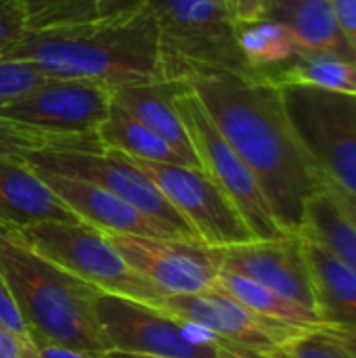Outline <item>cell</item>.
Returning <instances> with one entry per match:
<instances>
[{
  "instance_id": "cell-6",
  "label": "cell",
  "mask_w": 356,
  "mask_h": 358,
  "mask_svg": "<svg viewBox=\"0 0 356 358\" xmlns=\"http://www.w3.org/2000/svg\"><path fill=\"white\" fill-rule=\"evenodd\" d=\"M290 122L332 185L356 197V94L281 84Z\"/></svg>"
},
{
  "instance_id": "cell-17",
  "label": "cell",
  "mask_w": 356,
  "mask_h": 358,
  "mask_svg": "<svg viewBox=\"0 0 356 358\" xmlns=\"http://www.w3.org/2000/svg\"><path fill=\"white\" fill-rule=\"evenodd\" d=\"M113 103L164 138L191 168H201L195 145L174 103V82L124 84L113 88Z\"/></svg>"
},
{
  "instance_id": "cell-14",
  "label": "cell",
  "mask_w": 356,
  "mask_h": 358,
  "mask_svg": "<svg viewBox=\"0 0 356 358\" xmlns=\"http://www.w3.org/2000/svg\"><path fill=\"white\" fill-rule=\"evenodd\" d=\"M216 252L220 271L248 277L317 315L311 271L300 235L254 239L239 245L216 248Z\"/></svg>"
},
{
  "instance_id": "cell-4",
  "label": "cell",
  "mask_w": 356,
  "mask_h": 358,
  "mask_svg": "<svg viewBox=\"0 0 356 358\" xmlns=\"http://www.w3.org/2000/svg\"><path fill=\"white\" fill-rule=\"evenodd\" d=\"M13 233L38 256L92 285L101 294L153 304L166 294L134 271L103 231L86 222H40Z\"/></svg>"
},
{
  "instance_id": "cell-21",
  "label": "cell",
  "mask_w": 356,
  "mask_h": 358,
  "mask_svg": "<svg viewBox=\"0 0 356 358\" xmlns=\"http://www.w3.org/2000/svg\"><path fill=\"white\" fill-rule=\"evenodd\" d=\"M237 44L245 65L264 73L279 71L302 55L292 31L269 17L237 23Z\"/></svg>"
},
{
  "instance_id": "cell-30",
  "label": "cell",
  "mask_w": 356,
  "mask_h": 358,
  "mask_svg": "<svg viewBox=\"0 0 356 358\" xmlns=\"http://www.w3.org/2000/svg\"><path fill=\"white\" fill-rule=\"evenodd\" d=\"M0 327L8 329L17 338H29V327L25 325L2 273H0Z\"/></svg>"
},
{
  "instance_id": "cell-12",
  "label": "cell",
  "mask_w": 356,
  "mask_h": 358,
  "mask_svg": "<svg viewBox=\"0 0 356 358\" xmlns=\"http://www.w3.org/2000/svg\"><path fill=\"white\" fill-rule=\"evenodd\" d=\"M113 107V86L78 78H46L0 107V115L63 134L97 136Z\"/></svg>"
},
{
  "instance_id": "cell-32",
  "label": "cell",
  "mask_w": 356,
  "mask_h": 358,
  "mask_svg": "<svg viewBox=\"0 0 356 358\" xmlns=\"http://www.w3.org/2000/svg\"><path fill=\"white\" fill-rule=\"evenodd\" d=\"M29 334H31L34 346H36L40 358H101V355H97V352H84V350H76V348L57 344L36 331H29Z\"/></svg>"
},
{
  "instance_id": "cell-1",
  "label": "cell",
  "mask_w": 356,
  "mask_h": 358,
  "mask_svg": "<svg viewBox=\"0 0 356 358\" xmlns=\"http://www.w3.org/2000/svg\"><path fill=\"white\" fill-rule=\"evenodd\" d=\"M180 82L254 172L281 229L298 235L323 178L290 122L281 84L264 71L222 67H193Z\"/></svg>"
},
{
  "instance_id": "cell-25",
  "label": "cell",
  "mask_w": 356,
  "mask_h": 358,
  "mask_svg": "<svg viewBox=\"0 0 356 358\" xmlns=\"http://www.w3.org/2000/svg\"><path fill=\"white\" fill-rule=\"evenodd\" d=\"M103 149L97 136L63 134L15 122L0 115V159L27 157L48 151H99Z\"/></svg>"
},
{
  "instance_id": "cell-7",
  "label": "cell",
  "mask_w": 356,
  "mask_h": 358,
  "mask_svg": "<svg viewBox=\"0 0 356 358\" xmlns=\"http://www.w3.org/2000/svg\"><path fill=\"white\" fill-rule=\"evenodd\" d=\"M174 103L195 145L204 172H208L214 178V182L227 193V197L239 210L241 218L245 220L254 237H285L287 233L281 229L254 172L216 128L197 94L180 80L174 82Z\"/></svg>"
},
{
  "instance_id": "cell-19",
  "label": "cell",
  "mask_w": 356,
  "mask_h": 358,
  "mask_svg": "<svg viewBox=\"0 0 356 358\" xmlns=\"http://www.w3.org/2000/svg\"><path fill=\"white\" fill-rule=\"evenodd\" d=\"M262 17L285 25L302 55H334L356 61L329 0H266Z\"/></svg>"
},
{
  "instance_id": "cell-15",
  "label": "cell",
  "mask_w": 356,
  "mask_h": 358,
  "mask_svg": "<svg viewBox=\"0 0 356 358\" xmlns=\"http://www.w3.org/2000/svg\"><path fill=\"white\" fill-rule=\"evenodd\" d=\"M31 166V164H29ZM44 182L61 197V201L86 224L103 231V233H118V235H138V237H162V239H180L174 231L164 227L162 222L149 218L134 206L126 203L118 195L109 193L107 189L65 176L52 170H44L31 166ZM185 241V239H180Z\"/></svg>"
},
{
  "instance_id": "cell-18",
  "label": "cell",
  "mask_w": 356,
  "mask_h": 358,
  "mask_svg": "<svg viewBox=\"0 0 356 358\" xmlns=\"http://www.w3.org/2000/svg\"><path fill=\"white\" fill-rule=\"evenodd\" d=\"M321 327L356 334V275L321 243L300 237Z\"/></svg>"
},
{
  "instance_id": "cell-3",
  "label": "cell",
  "mask_w": 356,
  "mask_h": 358,
  "mask_svg": "<svg viewBox=\"0 0 356 358\" xmlns=\"http://www.w3.org/2000/svg\"><path fill=\"white\" fill-rule=\"evenodd\" d=\"M0 273L29 331L84 352L111 348L97 315L99 292L2 229Z\"/></svg>"
},
{
  "instance_id": "cell-26",
  "label": "cell",
  "mask_w": 356,
  "mask_h": 358,
  "mask_svg": "<svg viewBox=\"0 0 356 358\" xmlns=\"http://www.w3.org/2000/svg\"><path fill=\"white\" fill-rule=\"evenodd\" d=\"M25 13V29L73 23L99 17V0H19Z\"/></svg>"
},
{
  "instance_id": "cell-10",
  "label": "cell",
  "mask_w": 356,
  "mask_h": 358,
  "mask_svg": "<svg viewBox=\"0 0 356 358\" xmlns=\"http://www.w3.org/2000/svg\"><path fill=\"white\" fill-rule=\"evenodd\" d=\"M132 162L153 180L164 197L191 224L204 245L229 248L256 239L241 218L239 210L208 172L176 164H157L143 159Z\"/></svg>"
},
{
  "instance_id": "cell-22",
  "label": "cell",
  "mask_w": 356,
  "mask_h": 358,
  "mask_svg": "<svg viewBox=\"0 0 356 358\" xmlns=\"http://www.w3.org/2000/svg\"><path fill=\"white\" fill-rule=\"evenodd\" d=\"M298 235L321 243L356 275V227L325 189L306 203L304 222Z\"/></svg>"
},
{
  "instance_id": "cell-36",
  "label": "cell",
  "mask_w": 356,
  "mask_h": 358,
  "mask_svg": "<svg viewBox=\"0 0 356 358\" xmlns=\"http://www.w3.org/2000/svg\"><path fill=\"white\" fill-rule=\"evenodd\" d=\"M23 340L0 327V358H23Z\"/></svg>"
},
{
  "instance_id": "cell-24",
  "label": "cell",
  "mask_w": 356,
  "mask_h": 358,
  "mask_svg": "<svg viewBox=\"0 0 356 358\" xmlns=\"http://www.w3.org/2000/svg\"><path fill=\"white\" fill-rule=\"evenodd\" d=\"M277 84L311 86L356 94V61L334 55H300L279 71L269 73Z\"/></svg>"
},
{
  "instance_id": "cell-31",
  "label": "cell",
  "mask_w": 356,
  "mask_h": 358,
  "mask_svg": "<svg viewBox=\"0 0 356 358\" xmlns=\"http://www.w3.org/2000/svg\"><path fill=\"white\" fill-rule=\"evenodd\" d=\"M329 2L336 10L340 31L356 57V0H329Z\"/></svg>"
},
{
  "instance_id": "cell-11",
  "label": "cell",
  "mask_w": 356,
  "mask_h": 358,
  "mask_svg": "<svg viewBox=\"0 0 356 358\" xmlns=\"http://www.w3.org/2000/svg\"><path fill=\"white\" fill-rule=\"evenodd\" d=\"M94 304L107 342L115 350L159 358H254L225 346L189 340L178 319L149 304L101 292Z\"/></svg>"
},
{
  "instance_id": "cell-29",
  "label": "cell",
  "mask_w": 356,
  "mask_h": 358,
  "mask_svg": "<svg viewBox=\"0 0 356 358\" xmlns=\"http://www.w3.org/2000/svg\"><path fill=\"white\" fill-rule=\"evenodd\" d=\"M25 31V13L19 0H0V55Z\"/></svg>"
},
{
  "instance_id": "cell-33",
  "label": "cell",
  "mask_w": 356,
  "mask_h": 358,
  "mask_svg": "<svg viewBox=\"0 0 356 358\" xmlns=\"http://www.w3.org/2000/svg\"><path fill=\"white\" fill-rule=\"evenodd\" d=\"M225 6L235 23L254 21L264 15L266 0H225Z\"/></svg>"
},
{
  "instance_id": "cell-38",
  "label": "cell",
  "mask_w": 356,
  "mask_h": 358,
  "mask_svg": "<svg viewBox=\"0 0 356 358\" xmlns=\"http://www.w3.org/2000/svg\"><path fill=\"white\" fill-rule=\"evenodd\" d=\"M101 358H159L151 357V355H141V352H126V350H115V348H109L105 350Z\"/></svg>"
},
{
  "instance_id": "cell-27",
  "label": "cell",
  "mask_w": 356,
  "mask_h": 358,
  "mask_svg": "<svg viewBox=\"0 0 356 358\" xmlns=\"http://www.w3.org/2000/svg\"><path fill=\"white\" fill-rule=\"evenodd\" d=\"M46 78L48 76L44 71H40L29 63L0 59V107L27 94Z\"/></svg>"
},
{
  "instance_id": "cell-28",
  "label": "cell",
  "mask_w": 356,
  "mask_h": 358,
  "mask_svg": "<svg viewBox=\"0 0 356 358\" xmlns=\"http://www.w3.org/2000/svg\"><path fill=\"white\" fill-rule=\"evenodd\" d=\"M287 358H353L334 342H329L319 329L294 340L287 348Z\"/></svg>"
},
{
  "instance_id": "cell-35",
  "label": "cell",
  "mask_w": 356,
  "mask_h": 358,
  "mask_svg": "<svg viewBox=\"0 0 356 358\" xmlns=\"http://www.w3.org/2000/svg\"><path fill=\"white\" fill-rule=\"evenodd\" d=\"M319 331L334 342L338 348H342L344 352H348L350 357L356 358V334L353 331H340V329H329V327H319Z\"/></svg>"
},
{
  "instance_id": "cell-8",
  "label": "cell",
  "mask_w": 356,
  "mask_h": 358,
  "mask_svg": "<svg viewBox=\"0 0 356 358\" xmlns=\"http://www.w3.org/2000/svg\"><path fill=\"white\" fill-rule=\"evenodd\" d=\"M27 164L52 170L65 176L90 180L109 193L118 195L126 203L134 206L149 218L162 222L174 231L180 239L191 243H201L191 224L178 214V210L164 197V193L153 185V180L141 172L134 162L122 153L99 149V151H48L31 153L23 157Z\"/></svg>"
},
{
  "instance_id": "cell-13",
  "label": "cell",
  "mask_w": 356,
  "mask_h": 358,
  "mask_svg": "<svg viewBox=\"0 0 356 358\" xmlns=\"http://www.w3.org/2000/svg\"><path fill=\"white\" fill-rule=\"evenodd\" d=\"M122 258L166 296L216 292L220 273L216 248L180 239L105 233Z\"/></svg>"
},
{
  "instance_id": "cell-5",
  "label": "cell",
  "mask_w": 356,
  "mask_h": 358,
  "mask_svg": "<svg viewBox=\"0 0 356 358\" xmlns=\"http://www.w3.org/2000/svg\"><path fill=\"white\" fill-rule=\"evenodd\" d=\"M155 19L170 82L193 67L250 69L225 0H145Z\"/></svg>"
},
{
  "instance_id": "cell-23",
  "label": "cell",
  "mask_w": 356,
  "mask_h": 358,
  "mask_svg": "<svg viewBox=\"0 0 356 358\" xmlns=\"http://www.w3.org/2000/svg\"><path fill=\"white\" fill-rule=\"evenodd\" d=\"M216 292L235 298L243 306H248L264 317H271V319H277L283 323H292V325L313 327V329L321 327L319 317L313 310L296 304L294 300H290V298H285L248 277L220 271L218 281H216Z\"/></svg>"
},
{
  "instance_id": "cell-16",
  "label": "cell",
  "mask_w": 356,
  "mask_h": 358,
  "mask_svg": "<svg viewBox=\"0 0 356 358\" xmlns=\"http://www.w3.org/2000/svg\"><path fill=\"white\" fill-rule=\"evenodd\" d=\"M40 222L82 220L25 159H0V229L19 231Z\"/></svg>"
},
{
  "instance_id": "cell-34",
  "label": "cell",
  "mask_w": 356,
  "mask_h": 358,
  "mask_svg": "<svg viewBox=\"0 0 356 358\" xmlns=\"http://www.w3.org/2000/svg\"><path fill=\"white\" fill-rule=\"evenodd\" d=\"M321 178H323V176H321ZM323 189L332 195V199L338 203V208L346 214V218L356 227V197H353L350 193H346L344 189L332 185V182L325 180V178H323Z\"/></svg>"
},
{
  "instance_id": "cell-9",
  "label": "cell",
  "mask_w": 356,
  "mask_h": 358,
  "mask_svg": "<svg viewBox=\"0 0 356 358\" xmlns=\"http://www.w3.org/2000/svg\"><path fill=\"white\" fill-rule=\"evenodd\" d=\"M149 306L174 319L204 325L233 346L260 358H287L285 348L294 340L315 331L313 327L292 325L264 317L220 292L164 296Z\"/></svg>"
},
{
  "instance_id": "cell-2",
  "label": "cell",
  "mask_w": 356,
  "mask_h": 358,
  "mask_svg": "<svg viewBox=\"0 0 356 358\" xmlns=\"http://www.w3.org/2000/svg\"><path fill=\"white\" fill-rule=\"evenodd\" d=\"M0 59L29 63L48 78L94 80L113 88L170 82L157 25L145 6L25 29Z\"/></svg>"
},
{
  "instance_id": "cell-37",
  "label": "cell",
  "mask_w": 356,
  "mask_h": 358,
  "mask_svg": "<svg viewBox=\"0 0 356 358\" xmlns=\"http://www.w3.org/2000/svg\"><path fill=\"white\" fill-rule=\"evenodd\" d=\"M145 0H99V15H113L143 6Z\"/></svg>"
},
{
  "instance_id": "cell-20",
  "label": "cell",
  "mask_w": 356,
  "mask_h": 358,
  "mask_svg": "<svg viewBox=\"0 0 356 358\" xmlns=\"http://www.w3.org/2000/svg\"><path fill=\"white\" fill-rule=\"evenodd\" d=\"M97 138L103 149L122 153L132 159L143 162H157V164H176L187 166V162L155 132L126 113L122 107L113 103L107 120L101 124ZM191 168V166H189Z\"/></svg>"
}]
</instances>
